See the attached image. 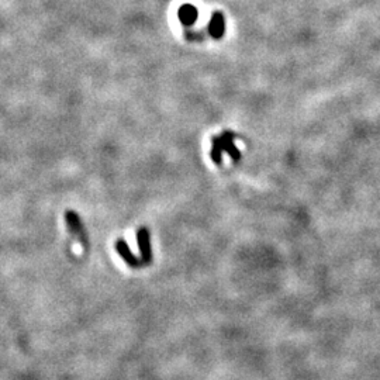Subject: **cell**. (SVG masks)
Instances as JSON below:
<instances>
[{
    "label": "cell",
    "instance_id": "obj_2",
    "mask_svg": "<svg viewBox=\"0 0 380 380\" xmlns=\"http://www.w3.org/2000/svg\"><path fill=\"white\" fill-rule=\"evenodd\" d=\"M137 241H138V248L141 251V259L144 266L151 265L152 262V250H151V237H149V230L147 227H141L137 233Z\"/></svg>",
    "mask_w": 380,
    "mask_h": 380
},
{
    "label": "cell",
    "instance_id": "obj_5",
    "mask_svg": "<svg viewBox=\"0 0 380 380\" xmlns=\"http://www.w3.org/2000/svg\"><path fill=\"white\" fill-rule=\"evenodd\" d=\"M221 151L222 148L218 142V138H213V149H211V159L216 164H221Z\"/></svg>",
    "mask_w": 380,
    "mask_h": 380
},
{
    "label": "cell",
    "instance_id": "obj_4",
    "mask_svg": "<svg viewBox=\"0 0 380 380\" xmlns=\"http://www.w3.org/2000/svg\"><path fill=\"white\" fill-rule=\"evenodd\" d=\"M233 138H234L233 132H224L221 138H218V142H220V145H221L222 149L227 151V152L233 157L234 161H239L241 153H239L237 147L233 144Z\"/></svg>",
    "mask_w": 380,
    "mask_h": 380
},
{
    "label": "cell",
    "instance_id": "obj_3",
    "mask_svg": "<svg viewBox=\"0 0 380 380\" xmlns=\"http://www.w3.org/2000/svg\"><path fill=\"white\" fill-rule=\"evenodd\" d=\"M116 250L119 252V255L121 256V259L128 265L130 267H141L144 266V263H142L141 258H137L131 250L128 248V244L125 242L124 239H117L116 241Z\"/></svg>",
    "mask_w": 380,
    "mask_h": 380
},
{
    "label": "cell",
    "instance_id": "obj_1",
    "mask_svg": "<svg viewBox=\"0 0 380 380\" xmlns=\"http://www.w3.org/2000/svg\"><path fill=\"white\" fill-rule=\"evenodd\" d=\"M65 221H66V226H68V230L71 233L74 234L76 238L79 239V242L83 247V250L87 251L89 250V238H87V234H86V230L82 224V220L80 217L72 210H66L65 211Z\"/></svg>",
    "mask_w": 380,
    "mask_h": 380
},
{
    "label": "cell",
    "instance_id": "obj_6",
    "mask_svg": "<svg viewBox=\"0 0 380 380\" xmlns=\"http://www.w3.org/2000/svg\"><path fill=\"white\" fill-rule=\"evenodd\" d=\"M190 16L196 18V10H194L193 7H190V6L183 7L181 12V17L183 18L186 23H190V21H193V18H190Z\"/></svg>",
    "mask_w": 380,
    "mask_h": 380
}]
</instances>
